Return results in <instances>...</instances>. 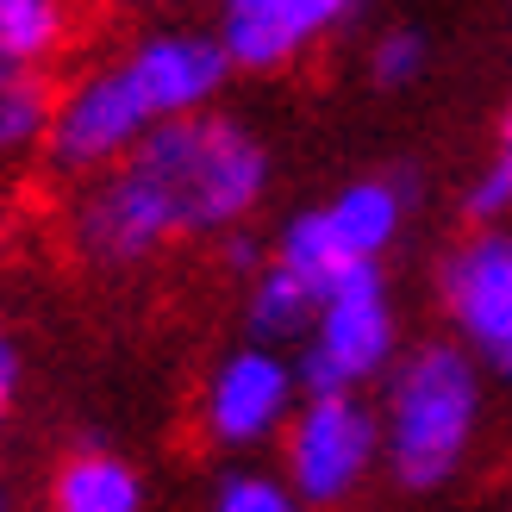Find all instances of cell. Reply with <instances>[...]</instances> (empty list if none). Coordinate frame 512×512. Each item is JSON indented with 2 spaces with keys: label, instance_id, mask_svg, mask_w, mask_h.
I'll return each instance as SVG.
<instances>
[{
  "label": "cell",
  "instance_id": "obj_1",
  "mask_svg": "<svg viewBox=\"0 0 512 512\" xmlns=\"http://www.w3.org/2000/svg\"><path fill=\"white\" fill-rule=\"evenodd\" d=\"M269 182L275 157L263 132L213 107L157 125L132 157L75 182L63 238L75 263L100 275H138L182 244L244 232L269 200Z\"/></svg>",
  "mask_w": 512,
  "mask_h": 512
},
{
  "label": "cell",
  "instance_id": "obj_2",
  "mask_svg": "<svg viewBox=\"0 0 512 512\" xmlns=\"http://www.w3.org/2000/svg\"><path fill=\"white\" fill-rule=\"evenodd\" d=\"M232 75L238 69L213 25H150L125 38L107 63H88L57 88L44 163L63 182H88L132 157L157 125L213 113Z\"/></svg>",
  "mask_w": 512,
  "mask_h": 512
},
{
  "label": "cell",
  "instance_id": "obj_3",
  "mask_svg": "<svg viewBox=\"0 0 512 512\" xmlns=\"http://www.w3.org/2000/svg\"><path fill=\"white\" fill-rule=\"evenodd\" d=\"M381 475L400 494H444L488 425V369L456 344H419L381 375Z\"/></svg>",
  "mask_w": 512,
  "mask_h": 512
},
{
  "label": "cell",
  "instance_id": "obj_4",
  "mask_svg": "<svg viewBox=\"0 0 512 512\" xmlns=\"http://www.w3.org/2000/svg\"><path fill=\"white\" fill-rule=\"evenodd\" d=\"M406 219H413V188L400 175H356V182L331 188L319 207H300L275 232L269 256H281L325 294V281L350 269H381V256L400 244Z\"/></svg>",
  "mask_w": 512,
  "mask_h": 512
},
{
  "label": "cell",
  "instance_id": "obj_5",
  "mask_svg": "<svg viewBox=\"0 0 512 512\" xmlns=\"http://www.w3.org/2000/svg\"><path fill=\"white\" fill-rule=\"evenodd\" d=\"M294 363H300V381L319 394H369L400 363V306L388 275L350 269L338 281H325Z\"/></svg>",
  "mask_w": 512,
  "mask_h": 512
},
{
  "label": "cell",
  "instance_id": "obj_6",
  "mask_svg": "<svg viewBox=\"0 0 512 512\" xmlns=\"http://www.w3.org/2000/svg\"><path fill=\"white\" fill-rule=\"evenodd\" d=\"M281 481L306 506H350L381 469V413L369 394H319L306 388L288 431H281Z\"/></svg>",
  "mask_w": 512,
  "mask_h": 512
},
{
  "label": "cell",
  "instance_id": "obj_7",
  "mask_svg": "<svg viewBox=\"0 0 512 512\" xmlns=\"http://www.w3.org/2000/svg\"><path fill=\"white\" fill-rule=\"evenodd\" d=\"M306 394L300 363L281 344L263 338H244L219 356V363L200 375V394H194V425L200 438L225 456H250V450H269L281 444L294 406Z\"/></svg>",
  "mask_w": 512,
  "mask_h": 512
},
{
  "label": "cell",
  "instance_id": "obj_8",
  "mask_svg": "<svg viewBox=\"0 0 512 512\" xmlns=\"http://www.w3.org/2000/svg\"><path fill=\"white\" fill-rule=\"evenodd\" d=\"M438 306L450 338L488 369V381L512 388V225H475L444 256Z\"/></svg>",
  "mask_w": 512,
  "mask_h": 512
},
{
  "label": "cell",
  "instance_id": "obj_9",
  "mask_svg": "<svg viewBox=\"0 0 512 512\" xmlns=\"http://www.w3.org/2000/svg\"><path fill=\"white\" fill-rule=\"evenodd\" d=\"M369 0H219L213 32L238 75H288L350 32Z\"/></svg>",
  "mask_w": 512,
  "mask_h": 512
},
{
  "label": "cell",
  "instance_id": "obj_10",
  "mask_svg": "<svg viewBox=\"0 0 512 512\" xmlns=\"http://www.w3.org/2000/svg\"><path fill=\"white\" fill-rule=\"evenodd\" d=\"M44 506L50 512H150V488L119 450L82 444L57 463Z\"/></svg>",
  "mask_w": 512,
  "mask_h": 512
},
{
  "label": "cell",
  "instance_id": "obj_11",
  "mask_svg": "<svg viewBox=\"0 0 512 512\" xmlns=\"http://www.w3.org/2000/svg\"><path fill=\"white\" fill-rule=\"evenodd\" d=\"M313 306H319V288L306 281L300 269H288L281 256L263 250V263L250 269L244 281V325H250V338H263V344H300L306 338V325H313Z\"/></svg>",
  "mask_w": 512,
  "mask_h": 512
},
{
  "label": "cell",
  "instance_id": "obj_12",
  "mask_svg": "<svg viewBox=\"0 0 512 512\" xmlns=\"http://www.w3.org/2000/svg\"><path fill=\"white\" fill-rule=\"evenodd\" d=\"M75 44V0H0V63L50 75Z\"/></svg>",
  "mask_w": 512,
  "mask_h": 512
},
{
  "label": "cell",
  "instance_id": "obj_13",
  "mask_svg": "<svg viewBox=\"0 0 512 512\" xmlns=\"http://www.w3.org/2000/svg\"><path fill=\"white\" fill-rule=\"evenodd\" d=\"M50 107H57L50 75H38V69H7V63H0V163L44 157Z\"/></svg>",
  "mask_w": 512,
  "mask_h": 512
},
{
  "label": "cell",
  "instance_id": "obj_14",
  "mask_svg": "<svg viewBox=\"0 0 512 512\" xmlns=\"http://www.w3.org/2000/svg\"><path fill=\"white\" fill-rule=\"evenodd\" d=\"M207 512H319V506H306L281 481V469H225L207 494Z\"/></svg>",
  "mask_w": 512,
  "mask_h": 512
},
{
  "label": "cell",
  "instance_id": "obj_15",
  "mask_svg": "<svg viewBox=\"0 0 512 512\" xmlns=\"http://www.w3.org/2000/svg\"><path fill=\"white\" fill-rule=\"evenodd\" d=\"M363 69H369V82H375V88L400 94V88H413L419 75L431 69V38L419 32V25H388V32H375Z\"/></svg>",
  "mask_w": 512,
  "mask_h": 512
},
{
  "label": "cell",
  "instance_id": "obj_16",
  "mask_svg": "<svg viewBox=\"0 0 512 512\" xmlns=\"http://www.w3.org/2000/svg\"><path fill=\"white\" fill-rule=\"evenodd\" d=\"M463 207H469L475 225H512V113H506V125H500L494 157L481 163V175L469 182Z\"/></svg>",
  "mask_w": 512,
  "mask_h": 512
},
{
  "label": "cell",
  "instance_id": "obj_17",
  "mask_svg": "<svg viewBox=\"0 0 512 512\" xmlns=\"http://www.w3.org/2000/svg\"><path fill=\"white\" fill-rule=\"evenodd\" d=\"M0 381H19V344L7 325H0Z\"/></svg>",
  "mask_w": 512,
  "mask_h": 512
},
{
  "label": "cell",
  "instance_id": "obj_18",
  "mask_svg": "<svg viewBox=\"0 0 512 512\" xmlns=\"http://www.w3.org/2000/svg\"><path fill=\"white\" fill-rule=\"evenodd\" d=\"M107 7H119V13H144V7H163V0H107Z\"/></svg>",
  "mask_w": 512,
  "mask_h": 512
},
{
  "label": "cell",
  "instance_id": "obj_19",
  "mask_svg": "<svg viewBox=\"0 0 512 512\" xmlns=\"http://www.w3.org/2000/svg\"><path fill=\"white\" fill-rule=\"evenodd\" d=\"M7 406H13V381H0V425H7Z\"/></svg>",
  "mask_w": 512,
  "mask_h": 512
},
{
  "label": "cell",
  "instance_id": "obj_20",
  "mask_svg": "<svg viewBox=\"0 0 512 512\" xmlns=\"http://www.w3.org/2000/svg\"><path fill=\"white\" fill-rule=\"evenodd\" d=\"M0 512H7V494H0Z\"/></svg>",
  "mask_w": 512,
  "mask_h": 512
}]
</instances>
